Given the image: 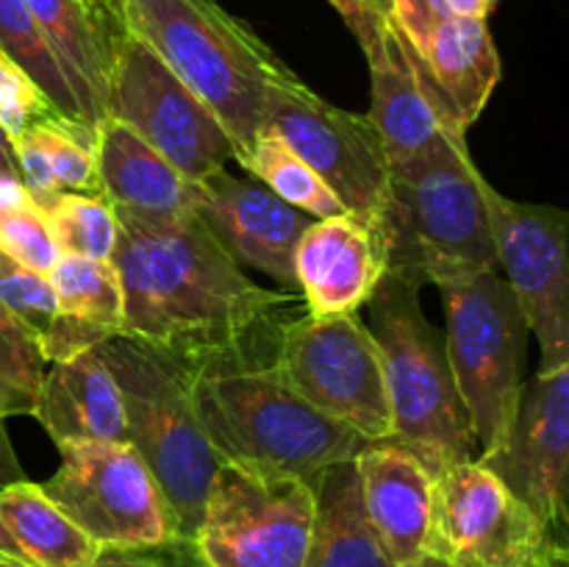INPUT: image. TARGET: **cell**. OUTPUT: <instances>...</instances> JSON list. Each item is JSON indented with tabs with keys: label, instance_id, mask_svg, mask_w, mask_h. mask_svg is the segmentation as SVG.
<instances>
[{
	"label": "cell",
	"instance_id": "27",
	"mask_svg": "<svg viewBox=\"0 0 569 567\" xmlns=\"http://www.w3.org/2000/svg\"><path fill=\"white\" fill-rule=\"evenodd\" d=\"M0 50L37 83L39 92L50 100V106L61 117L87 126L78 94L67 78L64 67H61L59 56L50 48L48 37L22 0H0Z\"/></svg>",
	"mask_w": 569,
	"mask_h": 567
},
{
	"label": "cell",
	"instance_id": "13",
	"mask_svg": "<svg viewBox=\"0 0 569 567\" xmlns=\"http://www.w3.org/2000/svg\"><path fill=\"white\" fill-rule=\"evenodd\" d=\"M261 128L278 133L326 181L345 211L376 220L392 167L370 117L328 103L287 70L267 89Z\"/></svg>",
	"mask_w": 569,
	"mask_h": 567
},
{
	"label": "cell",
	"instance_id": "6",
	"mask_svg": "<svg viewBox=\"0 0 569 567\" xmlns=\"http://www.w3.org/2000/svg\"><path fill=\"white\" fill-rule=\"evenodd\" d=\"M122 395L128 445L142 456L167 500L178 543H192L222 459L192 404V370L117 334L94 345Z\"/></svg>",
	"mask_w": 569,
	"mask_h": 567
},
{
	"label": "cell",
	"instance_id": "22",
	"mask_svg": "<svg viewBox=\"0 0 569 567\" xmlns=\"http://www.w3.org/2000/svg\"><path fill=\"white\" fill-rule=\"evenodd\" d=\"M100 192L111 209L144 217L192 211V183L114 117H103L94 139Z\"/></svg>",
	"mask_w": 569,
	"mask_h": 567
},
{
	"label": "cell",
	"instance_id": "7",
	"mask_svg": "<svg viewBox=\"0 0 569 567\" xmlns=\"http://www.w3.org/2000/svg\"><path fill=\"white\" fill-rule=\"evenodd\" d=\"M439 292L450 370L472 437L487 456L500 448L515 420L531 328L498 267L439 284Z\"/></svg>",
	"mask_w": 569,
	"mask_h": 567
},
{
	"label": "cell",
	"instance_id": "20",
	"mask_svg": "<svg viewBox=\"0 0 569 567\" xmlns=\"http://www.w3.org/2000/svg\"><path fill=\"white\" fill-rule=\"evenodd\" d=\"M59 56L92 131L106 117L111 59L128 31L117 6L100 0H22Z\"/></svg>",
	"mask_w": 569,
	"mask_h": 567
},
{
	"label": "cell",
	"instance_id": "16",
	"mask_svg": "<svg viewBox=\"0 0 569 567\" xmlns=\"http://www.w3.org/2000/svg\"><path fill=\"white\" fill-rule=\"evenodd\" d=\"M370 64V122L381 137L389 167L428 159L467 145V128L433 81L422 56L398 31L392 17L381 22L365 48Z\"/></svg>",
	"mask_w": 569,
	"mask_h": 567
},
{
	"label": "cell",
	"instance_id": "17",
	"mask_svg": "<svg viewBox=\"0 0 569 567\" xmlns=\"http://www.w3.org/2000/svg\"><path fill=\"white\" fill-rule=\"evenodd\" d=\"M192 211L239 267H253L292 287L295 245L309 228V215L283 203L256 178H239L228 170L192 183Z\"/></svg>",
	"mask_w": 569,
	"mask_h": 567
},
{
	"label": "cell",
	"instance_id": "39",
	"mask_svg": "<svg viewBox=\"0 0 569 567\" xmlns=\"http://www.w3.org/2000/svg\"><path fill=\"white\" fill-rule=\"evenodd\" d=\"M500 0H445L450 14L456 17H476V20H487L495 11Z\"/></svg>",
	"mask_w": 569,
	"mask_h": 567
},
{
	"label": "cell",
	"instance_id": "19",
	"mask_svg": "<svg viewBox=\"0 0 569 567\" xmlns=\"http://www.w3.org/2000/svg\"><path fill=\"white\" fill-rule=\"evenodd\" d=\"M365 515L398 567L428 561L433 476L392 439L370 442L353 459Z\"/></svg>",
	"mask_w": 569,
	"mask_h": 567
},
{
	"label": "cell",
	"instance_id": "12",
	"mask_svg": "<svg viewBox=\"0 0 569 567\" xmlns=\"http://www.w3.org/2000/svg\"><path fill=\"white\" fill-rule=\"evenodd\" d=\"M61 467L39 487L103 550L178 543L167 500L128 442L59 445Z\"/></svg>",
	"mask_w": 569,
	"mask_h": 567
},
{
	"label": "cell",
	"instance_id": "37",
	"mask_svg": "<svg viewBox=\"0 0 569 567\" xmlns=\"http://www.w3.org/2000/svg\"><path fill=\"white\" fill-rule=\"evenodd\" d=\"M92 567H170L164 550H100Z\"/></svg>",
	"mask_w": 569,
	"mask_h": 567
},
{
	"label": "cell",
	"instance_id": "21",
	"mask_svg": "<svg viewBox=\"0 0 569 567\" xmlns=\"http://www.w3.org/2000/svg\"><path fill=\"white\" fill-rule=\"evenodd\" d=\"M33 417L56 448L72 442H128L120 387L94 348L50 361Z\"/></svg>",
	"mask_w": 569,
	"mask_h": 567
},
{
	"label": "cell",
	"instance_id": "35",
	"mask_svg": "<svg viewBox=\"0 0 569 567\" xmlns=\"http://www.w3.org/2000/svg\"><path fill=\"white\" fill-rule=\"evenodd\" d=\"M389 17L398 26V31L409 39L411 48L420 53L439 22L450 17L445 0H387Z\"/></svg>",
	"mask_w": 569,
	"mask_h": 567
},
{
	"label": "cell",
	"instance_id": "44",
	"mask_svg": "<svg viewBox=\"0 0 569 567\" xmlns=\"http://www.w3.org/2000/svg\"><path fill=\"white\" fill-rule=\"evenodd\" d=\"M420 567H445V565H439V561H431V559H428V561H422Z\"/></svg>",
	"mask_w": 569,
	"mask_h": 567
},
{
	"label": "cell",
	"instance_id": "30",
	"mask_svg": "<svg viewBox=\"0 0 569 567\" xmlns=\"http://www.w3.org/2000/svg\"><path fill=\"white\" fill-rule=\"evenodd\" d=\"M59 253L109 261L117 245V215L103 195L59 192L39 206Z\"/></svg>",
	"mask_w": 569,
	"mask_h": 567
},
{
	"label": "cell",
	"instance_id": "29",
	"mask_svg": "<svg viewBox=\"0 0 569 567\" xmlns=\"http://www.w3.org/2000/svg\"><path fill=\"white\" fill-rule=\"evenodd\" d=\"M0 306L37 337L48 365L67 359L78 350H87L81 339L61 320L50 278L37 270H28L6 253H0Z\"/></svg>",
	"mask_w": 569,
	"mask_h": 567
},
{
	"label": "cell",
	"instance_id": "43",
	"mask_svg": "<svg viewBox=\"0 0 569 567\" xmlns=\"http://www.w3.org/2000/svg\"><path fill=\"white\" fill-rule=\"evenodd\" d=\"M0 559H3V561H14V565L26 567V561H22V556H20V550H17L14 539H11L9 531H6L3 517H0Z\"/></svg>",
	"mask_w": 569,
	"mask_h": 567
},
{
	"label": "cell",
	"instance_id": "32",
	"mask_svg": "<svg viewBox=\"0 0 569 567\" xmlns=\"http://www.w3.org/2000/svg\"><path fill=\"white\" fill-rule=\"evenodd\" d=\"M48 359L37 337L0 306V420L33 415Z\"/></svg>",
	"mask_w": 569,
	"mask_h": 567
},
{
	"label": "cell",
	"instance_id": "15",
	"mask_svg": "<svg viewBox=\"0 0 569 567\" xmlns=\"http://www.w3.org/2000/svg\"><path fill=\"white\" fill-rule=\"evenodd\" d=\"M567 545L569 365L522 381L515 420L498 450L476 456Z\"/></svg>",
	"mask_w": 569,
	"mask_h": 567
},
{
	"label": "cell",
	"instance_id": "28",
	"mask_svg": "<svg viewBox=\"0 0 569 567\" xmlns=\"http://www.w3.org/2000/svg\"><path fill=\"white\" fill-rule=\"evenodd\" d=\"M242 167L250 172V178L264 183L283 203L295 206L311 220H322V217L345 211V206L326 187V181L278 133L261 128L250 150L244 153Z\"/></svg>",
	"mask_w": 569,
	"mask_h": 567
},
{
	"label": "cell",
	"instance_id": "26",
	"mask_svg": "<svg viewBox=\"0 0 569 567\" xmlns=\"http://www.w3.org/2000/svg\"><path fill=\"white\" fill-rule=\"evenodd\" d=\"M48 278L61 320L81 339L83 348H94L103 339L122 334V284L111 259L59 253Z\"/></svg>",
	"mask_w": 569,
	"mask_h": 567
},
{
	"label": "cell",
	"instance_id": "9",
	"mask_svg": "<svg viewBox=\"0 0 569 567\" xmlns=\"http://www.w3.org/2000/svg\"><path fill=\"white\" fill-rule=\"evenodd\" d=\"M315 511L311 484L222 461L189 545L206 567H306Z\"/></svg>",
	"mask_w": 569,
	"mask_h": 567
},
{
	"label": "cell",
	"instance_id": "23",
	"mask_svg": "<svg viewBox=\"0 0 569 567\" xmlns=\"http://www.w3.org/2000/svg\"><path fill=\"white\" fill-rule=\"evenodd\" d=\"M420 56L433 81L448 94L461 126L470 128L492 98L503 70L487 20L445 17Z\"/></svg>",
	"mask_w": 569,
	"mask_h": 567
},
{
	"label": "cell",
	"instance_id": "38",
	"mask_svg": "<svg viewBox=\"0 0 569 567\" xmlns=\"http://www.w3.org/2000/svg\"><path fill=\"white\" fill-rule=\"evenodd\" d=\"M20 478H26V472H22L20 459H17L3 420H0V487H6V484L11 481H20Z\"/></svg>",
	"mask_w": 569,
	"mask_h": 567
},
{
	"label": "cell",
	"instance_id": "10",
	"mask_svg": "<svg viewBox=\"0 0 569 567\" xmlns=\"http://www.w3.org/2000/svg\"><path fill=\"white\" fill-rule=\"evenodd\" d=\"M272 365L306 404L361 439H392L381 350L356 315H303L283 322Z\"/></svg>",
	"mask_w": 569,
	"mask_h": 567
},
{
	"label": "cell",
	"instance_id": "24",
	"mask_svg": "<svg viewBox=\"0 0 569 567\" xmlns=\"http://www.w3.org/2000/svg\"><path fill=\"white\" fill-rule=\"evenodd\" d=\"M315 534L306 567H398L367 520L353 461L328 467L315 481Z\"/></svg>",
	"mask_w": 569,
	"mask_h": 567
},
{
	"label": "cell",
	"instance_id": "25",
	"mask_svg": "<svg viewBox=\"0 0 569 567\" xmlns=\"http://www.w3.org/2000/svg\"><path fill=\"white\" fill-rule=\"evenodd\" d=\"M0 517L26 567H92L103 550L28 478L0 487Z\"/></svg>",
	"mask_w": 569,
	"mask_h": 567
},
{
	"label": "cell",
	"instance_id": "3",
	"mask_svg": "<svg viewBox=\"0 0 569 567\" xmlns=\"http://www.w3.org/2000/svg\"><path fill=\"white\" fill-rule=\"evenodd\" d=\"M192 404L222 461L311 487L328 467L353 461L370 445L306 404L276 365L192 372Z\"/></svg>",
	"mask_w": 569,
	"mask_h": 567
},
{
	"label": "cell",
	"instance_id": "42",
	"mask_svg": "<svg viewBox=\"0 0 569 567\" xmlns=\"http://www.w3.org/2000/svg\"><path fill=\"white\" fill-rule=\"evenodd\" d=\"M0 176L20 181V167H17L14 148H11V139L6 137L3 128H0Z\"/></svg>",
	"mask_w": 569,
	"mask_h": 567
},
{
	"label": "cell",
	"instance_id": "45",
	"mask_svg": "<svg viewBox=\"0 0 569 567\" xmlns=\"http://www.w3.org/2000/svg\"><path fill=\"white\" fill-rule=\"evenodd\" d=\"M0 567H20V565H14V561H3V559H0Z\"/></svg>",
	"mask_w": 569,
	"mask_h": 567
},
{
	"label": "cell",
	"instance_id": "2",
	"mask_svg": "<svg viewBox=\"0 0 569 567\" xmlns=\"http://www.w3.org/2000/svg\"><path fill=\"white\" fill-rule=\"evenodd\" d=\"M489 198L492 187L472 165L467 145L392 167L387 198L372 220L389 276L439 287L495 270Z\"/></svg>",
	"mask_w": 569,
	"mask_h": 567
},
{
	"label": "cell",
	"instance_id": "31",
	"mask_svg": "<svg viewBox=\"0 0 569 567\" xmlns=\"http://www.w3.org/2000/svg\"><path fill=\"white\" fill-rule=\"evenodd\" d=\"M26 131L31 133V139L44 153L59 192L103 195L100 192L98 161H94L98 131L61 115L44 117Z\"/></svg>",
	"mask_w": 569,
	"mask_h": 567
},
{
	"label": "cell",
	"instance_id": "18",
	"mask_svg": "<svg viewBox=\"0 0 569 567\" xmlns=\"http://www.w3.org/2000/svg\"><path fill=\"white\" fill-rule=\"evenodd\" d=\"M295 284L306 315H356L387 276L376 226L353 211L311 220L295 245Z\"/></svg>",
	"mask_w": 569,
	"mask_h": 567
},
{
	"label": "cell",
	"instance_id": "11",
	"mask_svg": "<svg viewBox=\"0 0 569 567\" xmlns=\"http://www.w3.org/2000/svg\"><path fill=\"white\" fill-rule=\"evenodd\" d=\"M106 117L131 128L189 183L239 161L237 142L214 111L131 31L111 59Z\"/></svg>",
	"mask_w": 569,
	"mask_h": 567
},
{
	"label": "cell",
	"instance_id": "4",
	"mask_svg": "<svg viewBox=\"0 0 569 567\" xmlns=\"http://www.w3.org/2000/svg\"><path fill=\"white\" fill-rule=\"evenodd\" d=\"M122 22L226 126L239 165L261 131L264 98L289 70L270 44L217 0H117Z\"/></svg>",
	"mask_w": 569,
	"mask_h": 567
},
{
	"label": "cell",
	"instance_id": "33",
	"mask_svg": "<svg viewBox=\"0 0 569 567\" xmlns=\"http://www.w3.org/2000/svg\"><path fill=\"white\" fill-rule=\"evenodd\" d=\"M0 253L42 276H48L50 267L56 265L59 248L42 209L33 200L0 211Z\"/></svg>",
	"mask_w": 569,
	"mask_h": 567
},
{
	"label": "cell",
	"instance_id": "40",
	"mask_svg": "<svg viewBox=\"0 0 569 567\" xmlns=\"http://www.w3.org/2000/svg\"><path fill=\"white\" fill-rule=\"evenodd\" d=\"M26 200H31V195H28V189L22 187V181L0 176V211L26 203Z\"/></svg>",
	"mask_w": 569,
	"mask_h": 567
},
{
	"label": "cell",
	"instance_id": "46",
	"mask_svg": "<svg viewBox=\"0 0 569 567\" xmlns=\"http://www.w3.org/2000/svg\"><path fill=\"white\" fill-rule=\"evenodd\" d=\"M100 3H109V6H117V9H120V3H117V0H100Z\"/></svg>",
	"mask_w": 569,
	"mask_h": 567
},
{
	"label": "cell",
	"instance_id": "34",
	"mask_svg": "<svg viewBox=\"0 0 569 567\" xmlns=\"http://www.w3.org/2000/svg\"><path fill=\"white\" fill-rule=\"evenodd\" d=\"M59 111L39 92L37 83L0 50V128L9 139L20 137L33 122Z\"/></svg>",
	"mask_w": 569,
	"mask_h": 567
},
{
	"label": "cell",
	"instance_id": "8",
	"mask_svg": "<svg viewBox=\"0 0 569 567\" xmlns=\"http://www.w3.org/2000/svg\"><path fill=\"white\" fill-rule=\"evenodd\" d=\"M428 559L445 567H567V545L487 465L433 476Z\"/></svg>",
	"mask_w": 569,
	"mask_h": 567
},
{
	"label": "cell",
	"instance_id": "14",
	"mask_svg": "<svg viewBox=\"0 0 569 567\" xmlns=\"http://www.w3.org/2000/svg\"><path fill=\"white\" fill-rule=\"evenodd\" d=\"M498 270L542 348V367L569 365V270L567 211L520 203L495 192L489 198Z\"/></svg>",
	"mask_w": 569,
	"mask_h": 567
},
{
	"label": "cell",
	"instance_id": "41",
	"mask_svg": "<svg viewBox=\"0 0 569 567\" xmlns=\"http://www.w3.org/2000/svg\"><path fill=\"white\" fill-rule=\"evenodd\" d=\"M161 550H164L170 567H206L203 561L194 556L192 545H189V543H172V545H164Z\"/></svg>",
	"mask_w": 569,
	"mask_h": 567
},
{
	"label": "cell",
	"instance_id": "36",
	"mask_svg": "<svg viewBox=\"0 0 569 567\" xmlns=\"http://www.w3.org/2000/svg\"><path fill=\"white\" fill-rule=\"evenodd\" d=\"M328 3L342 14V20L348 22L353 37L359 39L361 50L376 39L378 28L389 17L387 0H328Z\"/></svg>",
	"mask_w": 569,
	"mask_h": 567
},
{
	"label": "cell",
	"instance_id": "1",
	"mask_svg": "<svg viewBox=\"0 0 569 567\" xmlns=\"http://www.w3.org/2000/svg\"><path fill=\"white\" fill-rule=\"evenodd\" d=\"M114 215L126 337L192 372L272 365L259 348L278 342L292 295L250 281L194 211Z\"/></svg>",
	"mask_w": 569,
	"mask_h": 567
},
{
	"label": "cell",
	"instance_id": "5",
	"mask_svg": "<svg viewBox=\"0 0 569 567\" xmlns=\"http://www.w3.org/2000/svg\"><path fill=\"white\" fill-rule=\"evenodd\" d=\"M370 306V328L383 361L392 442L415 454L431 476L476 459V437L453 381L445 337L420 304V287L383 276Z\"/></svg>",
	"mask_w": 569,
	"mask_h": 567
}]
</instances>
